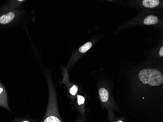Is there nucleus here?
I'll list each match as a JSON object with an SVG mask.
<instances>
[{"label":"nucleus","mask_w":163,"mask_h":122,"mask_svg":"<svg viewBox=\"0 0 163 122\" xmlns=\"http://www.w3.org/2000/svg\"><path fill=\"white\" fill-rule=\"evenodd\" d=\"M77 98L78 103L79 105L84 103L85 99H84V97L81 96V95H78Z\"/></svg>","instance_id":"obj_9"},{"label":"nucleus","mask_w":163,"mask_h":122,"mask_svg":"<svg viewBox=\"0 0 163 122\" xmlns=\"http://www.w3.org/2000/svg\"><path fill=\"white\" fill-rule=\"evenodd\" d=\"M160 4L158 0H144L143 1V6L148 8H154L157 7Z\"/></svg>","instance_id":"obj_4"},{"label":"nucleus","mask_w":163,"mask_h":122,"mask_svg":"<svg viewBox=\"0 0 163 122\" xmlns=\"http://www.w3.org/2000/svg\"><path fill=\"white\" fill-rule=\"evenodd\" d=\"M158 19L157 17L153 15H150L147 17L145 19L144 23L146 25H151V24H155L158 23Z\"/></svg>","instance_id":"obj_5"},{"label":"nucleus","mask_w":163,"mask_h":122,"mask_svg":"<svg viewBox=\"0 0 163 122\" xmlns=\"http://www.w3.org/2000/svg\"><path fill=\"white\" fill-rule=\"evenodd\" d=\"M44 122H62L58 117L55 115H51L47 117Z\"/></svg>","instance_id":"obj_6"},{"label":"nucleus","mask_w":163,"mask_h":122,"mask_svg":"<svg viewBox=\"0 0 163 122\" xmlns=\"http://www.w3.org/2000/svg\"><path fill=\"white\" fill-rule=\"evenodd\" d=\"M139 78L144 84L158 86L163 82L162 73L157 69L147 68L142 70L139 73Z\"/></svg>","instance_id":"obj_1"},{"label":"nucleus","mask_w":163,"mask_h":122,"mask_svg":"<svg viewBox=\"0 0 163 122\" xmlns=\"http://www.w3.org/2000/svg\"><path fill=\"white\" fill-rule=\"evenodd\" d=\"M124 122L123 121H121V120H119V121H118V122Z\"/></svg>","instance_id":"obj_12"},{"label":"nucleus","mask_w":163,"mask_h":122,"mask_svg":"<svg viewBox=\"0 0 163 122\" xmlns=\"http://www.w3.org/2000/svg\"><path fill=\"white\" fill-rule=\"evenodd\" d=\"M159 55H160V56H163V47H161V48L160 49V51H159Z\"/></svg>","instance_id":"obj_10"},{"label":"nucleus","mask_w":163,"mask_h":122,"mask_svg":"<svg viewBox=\"0 0 163 122\" xmlns=\"http://www.w3.org/2000/svg\"><path fill=\"white\" fill-rule=\"evenodd\" d=\"M15 18V14L13 12H10L8 13L0 16V23L6 24L11 22Z\"/></svg>","instance_id":"obj_2"},{"label":"nucleus","mask_w":163,"mask_h":122,"mask_svg":"<svg viewBox=\"0 0 163 122\" xmlns=\"http://www.w3.org/2000/svg\"><path fill=\"white\" fill-rule=\"evenodd\" d=\"M3 88H1V87H0V93H1V92H3Z\"/></svg>","instance_id":"obj_11"},{"label":"nucleus","mask_w":163,"mask_h":122,"mask_svg":"<svg viewBox=\"0 0 163 122\" xmlns=\"http://www.w3.org/2000/svg\"><path fill=\"white\" fill-rule=\"evenodd\" d=\"M78 90V87L76 85H73L69 90L70 93L72 95H75Z\"/></svg>","instance_id":"obj_8"},{"label":"nucleus","mask_w":163,"mask_h":122,"mask_svg":"<svg viewBox=\"0 0 163 122\" xmlns=\"http://www.w3.org/2000/svg\"><path fill=\"white\" fill-rule=\"evenodd\" d=\"M92 47V43L87 42L79 48V51L81 53H85Z\"/></svg>","instance_id":"obj_7"},{"label":"nucleus","mask_w":163,"mask_h":122,"mask_svg":"<svg viewBox=\"0 0 163 122\" xmlns=\"http://www.w3.org/2000/svg\"><path fill=\"white\" fill-rule=\"evenodd\" d=\"M28 122V121H24V122Z\"/></svg>","instance_id":"obj_13"},{"label":"nucleus","mask_w":163,"mask_h":122,"mask_svg":"<svg viewBox=\"0 0 163 122\" xmlns=\"http://www.w3.org/2000/svg\"><path fill=\"white\" fill-rule=\"evenodd\" d=\"M99 95L102 102L106 103L109 100V92L105 88H101L99 90Z\"/></svg>","instance_id":"obj_3"}]
</instances>
